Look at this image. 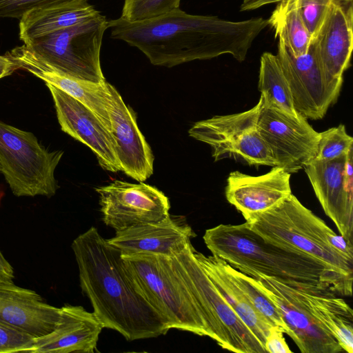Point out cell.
<instances>
[{"label": "cell", "instance_id": "6da1fadb", "mask_svg": "<svg viewBox=\"0 0 353 353\" xmlns=\"http://www.w3.org/2000/svg\"><path fill=\"white\" fill-rule=\"evenodd\" d=\"M267 26L262 17L232 21L190 14L180 8L142 21L121 17L108 21L112 38L136 47L152 64L168 68L226 54L242 62Z\"/></svg>", "mask_w": 353, "mask_h": 353}, {"label": "cell", "instance_id": "7a4b0ae2", "mask_svg": "<svg viewBox=\"0 0 353 353\" xmlns=\"http://www.w3.org/2000/svg\"><path fill=\"white\" fill-rule=\"evenodd\" d=\"M80 286L103 328L119 332L127 341L155 338L170 329L136 290L121 252L95 227L72 243Z\"/></svg>", "mask_w": 353, "mask_h": 353}, {"label": "cell", "instance_id": "3957f363", "mask_svg": "<svg viewBox=\"0 0 353 353\" xmlns=\"http://www.w3.org/2000/svg\"><path fill=\"white\" fill-rule=\"evenodd\" d=\"M203 239L212 255L253 278L271 277L300 290L352 296V289L322 263L264 239L245 222L219 224L206 230Z\"/></svg>", "mask_w": 353, "mask_h": 353}, {"label": "cell", "instance_id": "277c9868", "mask_svg": "<svg viewBox=\"0 0 353 353\" xmlns=\"http://www.w3.org/2000/svg\"><path fill=\"white\" fill-rule=\"evenodd\" d=\"M245 219L264 239L313 257L352 289L353 243L334 232L292 193L274 207Z\"/></svg>", "mask_w": 353, "mask_h": 353}, {"label": "cell", "instance_id": "5b68a950", "mask_svg": "<svg viewBox=\"0 0 353 353\" xmlns=\"http://www.w3.org/2000/svg\"><path fill=\"white\" fill-rule=\"evenodd\" d=\"M108 20L98 13L77 25L31 39L5 55L17 69L49 70L72 77L105 81L100 63Z\"/></svg>", "mask_w": 353, "mask_h": 353}, {"label": "cell", "instance_id": "8992f818", "mask_svg": "<svg viewBox=\"0 0 353 353\" xmlns=\"http://www.w3.org/2000/svg\"><path fill=\"white\" fill-rule=\"evenodd\" d=\"M194 250L190 241L171 261L203 319L207 336L231 352L268 353L216 290L196 260Z\"/></svg>", "mask_w": 353, "mask_h": 353}, {"label": "cell", "instance_id": "52a82bcc", "mask_svg": "<svg viewBox=\"0 0 353 353\" xmlns=\"http://www.w3.org/2000/svg\"><path fill=\"white\" fill-rule=\"evenodd\" d=\"M136 290L174 328L206 336L203 319L171 258L157 254H121Z\"/></svg>", "mask_w": 353, "mask_h": 353}, {"label": "cell", "instance_id": "ba28073f", "mask_svg": "<svg viewBox=\"0 0 353 353\" xmlns=\"http://www.w3.org/2000/svg\"><path fill=\"white\" fill-rule=\"evenodd\" d=\"M63 152L49 151L31 132L0 121V171L16 196L52 197Z\"/></svg>", "mask_w": 353, "mask_h": 353}, {"label": "cell", "instance_id": "9c48e42d", "mask_svg": "<svg viewBox=\"0 0 353 353\" xmlns=\"http://www.w3.org/2000/svg\"><path fill=\"white\" fill-rule=\"evenodd\" d=\"M256 130L275 161L290 174L303 169L316 154L319 132L300 114L293 115L263 101Z\"/></svg>", "mask_w": 353, "mask_h": 353}, {"label": "cell", "instance_id": "30bf717a", "mask_svg": "<svg viewBox=\"0 0 353 353\" xmlns=\"http://www.w3.org/2000/svg\"><path fill=\"white\" fill-rule=\"evenodd\" d=\"M104 223L115 231L156 223L169 216L168 198L161 191L143 182L114 181L96 188Z\"/></svg>", "mask_w": 353, "mask_h": 353}, {"label": "cell", "instance_id": "8fae6325", "mask_svg": "<svg viewBox=\"0 0 353 353\" xmlns=\"http://www.w3.org/2000/svg\"><path fill=\"white\" fill-rule=\"evenodd\" d=\"M278 40L276 57L288 82L296 112L306 119H323L337 101L341 91L327 83L314 42L305 54L294 57Z\"/></svg>", "mask_w": 353, "mask_h": 353}, {"label": "cell", "instance_id": "7c38bea8", "mask_svg": "<svg viewBox=\"0 0 353 353\" xmlns=\"http://www.w3.org/2000/svg\"><path fill=\"white\" fill-rule=\"evenodd\" d=\"M353 148L339 158L313 160L303 170L325 214L353 243Z\"/></svg>", "mask_w": 353, "mask_h": 353}, {"label": "cell", "instance_id": "4fadbf2b", "mask_svg": "<svg viewBox=\"0 0 353 353\" xmlns=\"http://www.w3.org/2000/svg\"><path fill=\"white\" fill-rule=\"evenodd\" d=\"M276 305L290 330V337L302 353L344 352L337 340L310 312L300 290L276 279L255 278Z\"/></svg>", "mask_w": 353, "mask_h": 353}, {"label": "cell", "instance_id": "5bb4252c", "mask_svg": "<svg viewBox=\"0 0 353 353\" xmlns=\"http://www.w3.org/2000/svg\"><path fill=\"white\" fill-rule=\"evenodd\" d=\"M353 0H334L316 36L315 45L327 83L341 91L353 48Z\"/></svg>", "mask_w": 353, "mask_h": 353}, {"label": "cell", "instance_id": "9a60e30c", "mask_svg": "<svg viewBox=\"0 0 353 353\" xmlns=\"http://www.w3.org/2000/svg\"><path fill=\"white\" fill-rule=\"evenodd\" d=\"M61 130L88 146L105 170H121L110 133L97 117L82 103L48 83Z\"/></svg>", "mask_w": 353, "mask_h": 353}, {"label": "cell", "instance_id": "2e32d148", "mask_svg": "<svg viewBox=\"0 0 353 353\" xmlns=\"http://www.w3.org/2000/svg\"><path fill=\"white\" fill-rule=\"evenodd\" d=\"M108 88L112 99L110 133L116 157L126 175L139 182L144 181L153 173L152 150L137 126L134 112L109 83Z\"/></svg>", "mask_w": 353, "mask_h": 353}, {"label": "cell", "instance_id": "e0dca14e", "mask_svg": "<svg viewBox=\"0 0 353 353\" xmlns=\"http://www.w3.org/2000/svg\"><path fill=\"white\" fill-rule=\"evenodd\" d=\"M195 234L185 221L169 215L159 222L134 225L116 231L108 239L121 254H157L173 257Z\"/></svg>", "mask_w": 353, "mask_h": 353}, {"label": "cell", "instance_id": "ac0fdd59", "mask_svg": "<svg viewBox=\"0 0 353 353\" xmlns=\"http://www.w3.org/2000/svg\"><path fill=\"white\" fill-rule=\"evenodd\" d=\"M290 176V173L279 166L259 176L234 171L227 179L225 198L245 219L266 211L289 196L292 193Z\"/></svg>", "mask_w": 353, "mask_h": 353}, {"label": "cell", "instance_id": "d6986e66", "mask_svg": "<svg viewBox=\"0 0 353 353\" xmlns=\"http://www.w3.org/2000/svg\"><path fill=\"white\" fill-rule=\"evenodd\" d=\"M60 307L48 303L37 292L12 283H0V322L34 338L50 333Z\"/></svg>", "mask_w": 353, "mask_h": 353}, {"label": "cell", "instance_id": "ffe728a7", "mask_svg": "<svg viewBox=\"0 0 353 353\" xmlns=\"http://www.w3.org/2000/svg\"><path fill=\"white\" fill-rule=\"evenodd\" d=\"M103 328L93 312L65 303L53 331L36 338L30 353L94 352Z\"/></svg>", "mask_w": 353, "mask_h": 353}, {"label": "cell", "instance_id": "44dd1931", "mask_svg": "<svg viewBox=\"0 0 353 353\" xmlns=\"http://www.w3.org/2000/svg\"><path fill=\"white\" fill-rule=\"evenodd\" d=\"M261 104L260 97L258 103L248 110L198 121L189 130V135L211 147L214 161L229 159L243 137L256 128Z\"/></svg>", "mask_w": 353, "mask_h": 353}, {"label": "cell", "instance_id": "7402d4cb", "mask_svg": "<svg viewBox=\"0 0 353 353\" xmlns=\"http://www.w3.org/2000/svg\"><path fill=\"white\" fill-rule=\"evenodd\" d=\"M194 254L219 292L265 347L266 337L272 325L257 313L232 281L224 268L223 260L212 254L205 256L196 250Z\"/></svg>", "mask_w": 353, "mask_h": 353}, {"label": "cell", "instance_id": "603a6c76", "mask_svg": "<svg viewBox=\"0 0 353 353\" xmlns=\"http://www.w3.org/2000/svg\"><path fill=\"white\" fill-rule=\"evenodd\" d=\"M98 13L87 1L31 10L19 19V38L26 43L32 39L83 22Z\"/></svg>", "mask_w": 353, "mask_h": 353}, {"label": "cell", "instance_id": "cb8c5ba5", "mask_svg": "<svg viewBox=\"0 0 353 353\" xmlns=\"http://www.w3.org/2000/svg\"><path fill=\"white\" fill-rule=\"evenodd\" d=\"M314 316L327 330L344 352H353V311L336 293L299 289Z\"/></svg>", "mask_w": 353, "mask_h": 353}, {"label": "cell", "instance_id": "d4e9b609", "mask_svg": "<svg viewBox=\"0 0 353 353\" xmlns=\"http://www.w3.org/2000/svg\"><path fill=\"white\" fill-rule=\"evenodd\" d=\"M46 83L51 84L88 107L105 128L110 131V111L112 107L108 82L83 80L49 70L31 72Z\"/></svg>", "mask_w": 353, "mask_h": 353}, {"label": "cell", "instance_id": "484cf974", "mask_svg": "<svg viewBox=\"0 0 353 353\" xmlns=\"http://www.w3.org/2000/svg\"><path fill=\"white\" fill-rule=\"evenodd\" d=\"M268 21L275 37L293 56L307 52L312 37L301 16L297 0L279 2Z\"/></svg>", "mask_w": 353, "mask_h": 353}, {"label": "cell", "instance_id": "4316f807", "mask_svg": "<svg viewBox=\"0 0 353 353\" xmlns=\"http://www.w3.org/2000/svg\"><path fill=\"white\" fill-rule=\"evenodd\" d=\"M258 89L266 103L297 115L288 82L276 55L265 52L260 59Z\"/></svg>", "mask_w": 353, "mask_h": 353}, {"label": "cell", "instance_id": "83f0119b", "mask_svg": "<svg viewBox=\"0 0 353 353\" xmlns=\"http://www.w3.org/2000/svg\"><path fill=\"white\" fill-rule=\"evenodd\" d=\"M223 265L229 276L248 298L257 313L271 325L279 327L290 336V330L276 305L263 292L257 280L234 268L224 260Z\"/></svg>", "mask_w": 353, "mask_h": 353}, {"label": "cell", "instance_id": "f1b7e54d", "mask_svg": "<svg viewBox=\"0 0 353 353\" xmlns=\"http://www.w3.org/2000/svg\"><path fill=\"white\" fill-rule=\"evenodd\" d=\"M229 159L249 165L276 166L268 147L256 128L245 134L231 152Z\"/></svg>", "mask_w": 353, "mask_h": 353}, {"label": "cell", "instance_id": "f546056e", "mask_svg": "<svg viewBox=\"0 0 353 353\" xmlns=\"http://www.w3.org/2000/svg\"><path fill=\"white\" fill-rule=\"evenodd\" d=\"M317 154L314 160L329 161L346 154L353 148V138L343 124L319 132Z\"/></svg>", "mask_w": 353, "mask_h": 353}, {"label": "cell", "instance_id": "4dcf8cb0", "mask_svg": "<svg viewBox=\"0 0 353 353\" xmlns=\"http://www.w3.org/2000/svg\"><path fill=\"white\" fill-rule=\"evenodd\" d=\"M181 0H125L121 17L129 21L152 19L179 8Z\"/></svg>", "mask_w": 353, "mask_h": 353}, {"label": "cell", "instance_id": "1f68e13d", "mask_svg": "<svg viewBox=\"0 0 353 353\" xmlns=\"http://www.w3.org/2000/svg\"><path fill=\"white\" fill-rule=\"evenodd\" d=\"M302 19L312 41L316 36L334 0H297Z\"/></svg>", "mask_w": 353, "mask_h": 353}, {"label": "cell", "instance_id": "d6a6232c", "mask_svg": "<svg viewBox=\"0 0 353 353\" xmlns=\"http://www.w3.org/2000/svg\"><path fill=\"white\" fill-rule=\"evenodd\" d=\"M87 0H0V18L20 19L31 10L57 6Z\"/></svg>", "mask_w": 353, "mask_h": 353}, {"label": "cell", "instance_id": "836d02e7", "mask_svg": "<svg viewBox=\"0 0 353 353\" xmlns=\"http://www.w3.org/2000/svg\"><path fill=\"white\" fill-rule=\"evenodd\" d=\"M34 339L24 332L0 322V353L30 352Z\"/></svg>", "mask_w": 353, "mask_h": 353}, {"label": "cell", "instance_id": "e575fe53", "mask_svg": "<svg viewBox=\"0 0 353 353\" xmlns=\"http://www.w3.org/2000/svg\"><path fill=\"white\" fill-rule=\"evenodd\" d=\"M284 332L277 326H272L266 337L265 347L268 353H291L292 350L283 336Z\"/></svg>", "mask_w": 353, "mask_h": 353}, {"label": "cell", "instance_id": "d590c367", "mask_svg": "<svg viewBox=\"0 0 353 353\" xmlns=\"http://www.w3.org/2000/svg\"><path fill=\"white\" fill-rule=\"evenodd\" d=\"M14 279V269L0 250V283H12Z\"/></svg>", "mask_w": 353, "mask_h": 353}, {"label": "cell", "instance_id": "8d00e7d4", "mask_svg": "<svg viewBox=\"0 0 353 353\" xmlns=\"http://www.w3.org/2000/svg\"><path fill=\"white\" fill-rule=\"evenodd\" d=\"M281 1L283 0H243L240 10L241 11H250L268 4L279 3Z\"/></svg>", "mask_w": 353, "mask_h": 353}, {"label": "cell", "instance_id": "74e56055", "mask_svg": "<svg viewBox=\"0 0 353 353\" xmlns=\"http://www.w3.org/2000/svg\"><path fill=\"white\" fill-rule=\"evenodd\" d=\"M17 67L14 63L6 55H0V79L12 74Z\"/></svg>", "mask_w": 353, "mask_h": 353}]
</instances>
